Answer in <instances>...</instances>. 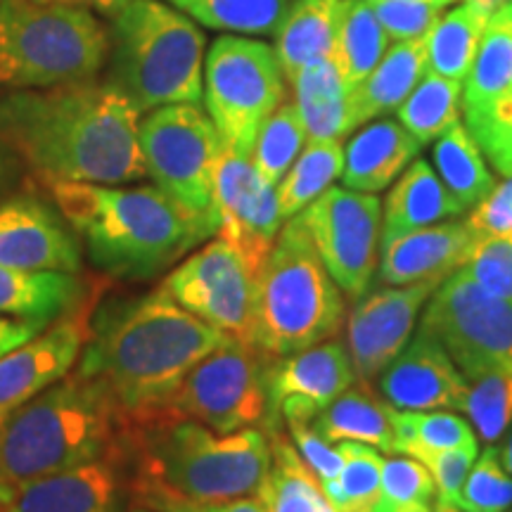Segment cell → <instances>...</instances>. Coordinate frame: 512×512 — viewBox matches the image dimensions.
<instances>
[{
  "label": "cell",
  "instance_id": "cell-21",
  "mask_svg": "<svg viewBox=\"0 0 512 512\" xmlns=\"http://www.w3.org/2000/svg\"><path fill=\"white\" fill-rule=\"evenodd\" d=\"M81 240L60 209L41 197L0 202V266L19 271L81 273Z\"/></svg>",
  "mask_w": 512,
  "mask_h": 512
},
{
  "label": "cell",
  "instance_id": "cell-55",
  "mask_svg": "<svg viewBox=\"0 0 512 512\" xmlns=\"http://www.w3.org/2000/svg\"><path fill=\"white\" fill-rule=\"evenodd\" d=\"M10 496H12V486L5 484L3 479H0V510L5 508V503L10 501Z\"/></svg>",
  "mask_w": 512,
  "mask_h": 512
},
{
  "label": "cell",
  "instance_id": "cell-26",
  "mask_svg": "<svg viewBox=\"0 0 512 512\" xmlns=\"http://www.w3.org/2000/svg\"><path fill=\"white\" fill-rule=\"evenodd\" d=\"M460 214H465V207L448 192L430 162L413 159L384 202L382 245Z\"/></svg>",
  "mask_w": 512,
  "mask_h": 512
},
{
  "label": "cell",
  "instance_id": "cell-17",
  "mask_svg": "<svg viewBox=\"0 0 512 512\" xmlns=\"http://www.w3.org/2000/svg\"><path fill=\"white\" fill-rule=\"evenodd\" d=\"M354 363L342 339H325L290 356H273L266 375L268 415L264 427L278 432L287 422H313L354 384Z\"/></svg>",
  "mask_w": 512,
  "mask_h": 512
},
{
  "label": "cell",
  "instance_id": "cell-49",
  "mask_svg": "<svg viewBox=\"0 0 512 512\" xmlns=\"http://www.w3.org/2000/svg\"><path fill=\"white\" fill-rule=\"evenodd\" d=\"M136 505H145L155 512H266V505L259 496L238 498V501L228 503H192L171 496H140L136 498Z\"/></svg>",
  "mask_w": 512,
  "mask_h": 512
},
{
  "label": "cell",
  "instance_id": "cell-51",
  "mask_svg": "<svg viewBox=\"0 0 512 512\" xmlns=\"http://www.w3.org/2000/svg\"><path fill=\"white\" fill-rule=\"evenodd\" d=\"M46 3H60V5H74V8H88V10H100L110 12L117 8L121 0H46Z\"/></svg>",
  "mask_w": 512,
  "mask_h": 512
},
{
  "label": "cell",
  "instance_id": "cell-23",
  "mask_svg": "<svg viewBox=\"0 0 512 512\" xmlns=\"http://www.w3.org/2000/svg\"><path fill=\"white\" fill-rule=\"evenodd\" d=\"M475 233L467 221H448L401 235L382 245L380 278L384 285H411L448 278L465 264Z\"/></svg>",
  "mask_w": 512,
  "mask_h": 512
},
{
  "label": "cell",
  "instance_id": "cell-3",
  "mask_svg": "<svg viewBox=\"0 0 512 512\" xmlns=\"http://www.w3.org/2000/svg\"><path fill=\"white\" fill-rule=\"evenodd\" d=\"M131 501L171 496L192 503H228L256 496L271 470V439L261 430L219 434L171 413L126 422Z\"/></svg>",
  "mask_w": 512,
  "mask_h": 512
},
{
  "label": "cell",
  "instance_id": "cell-16",
  "mask_svg": "<svg viewBox=\"0 0 512 512\" xmlns=\"http://www.w3.org/2000/svg\"><path fill=\"white\" fill-rule=\"evenodd\" d=\"M214 204L219 238L242 256L256 278L283 226L275 185L259 176L252 157L223 147L214 176Z\"/></svg>",
  "mask_w": 512,
  "mask_h": 512
},
{
  "label": "cell",
  "instance_id": "cell-19",
  "mask_svg": "<svg viewBox=\"0 0 512 512\" xmlns=\"http://www.w3.org/2000/svg\"><path fill=\"white\" fill-rule=\"evenodd\" d=\"M131 501V463L124 437L93 463L12 489L5 512H124Z\"/></svg>",
  "mask_w": 512,
  "mask_h": 512
},
{
  "label": "cell",
  "instance_id": "cell-50",
  "mask_svg": "<svg viewBox=\"0 0 512 512\" xmlns=\"http://www.w3.org/2000/svg\"><path fill=\"white\" fill-rule=\"evenodd\" d=\"M48 325L34 323V320H19V318H3L0 316V356L8 351L22 347L24 342L34 339L38 332L46 330Z\"/></svg>",
  "mask_w": 512,
  "mask_h": 512
},
{
  "label": "cell",
  "instance_id": "cell-5",
  "mask_svg": "<svg viewBox=\"0 0 512 512\" xmlns=\"http://www.w3.org/2000/svg\"><path fill=\"white\" fill-rule=\"evenodd\" d=\"M126 432V418L102 384L69 373L22 406L0 413V479L22 486L93 463Z\"/></svg>",
  "mask_w": 512,
  "mask_h": 512
},
{
  "label": "cell",
  "instance_id": "cell-10",
  "mask_svg": "<svg viewBox=\"0 0 512 512\" xmlns=\"http://www.w3.org/2000/svg\"><path fill=\"white\" fill-rule=\"evenodd\" d=\"M285 74L275 48L223 34L204 60V105L226 150L252 157L264 121L285 102Z\"/></svg>",
  "mask_w": 512,
  "mask_h": 512
},
{
  "label": "cell",
  "instance_id": "cell-52",
  "mask_svg": "<svg viewBox=\"0 0 512 512\" xmlns=\"http://www.w3.org/2000/svg\"><path fill=\"white\" fill-rule=\"evenodd\" d=\"M8 150L10 147L5 145V140L0 138V192H3L5 185H8L10 178V159H8Z\"/></svg>",
  "mask_w": 512,
  "mask_h": 512
},
{
  "label": "cell",
  "instance_id": "cell-39",
  "mask_svg": "<svg viewBox=\"0 0 512 512\" xmlns=\"http://www.w3.org/2000/svg\"><path fill=\"white\" fill-rule=\"evenodd\" d=\"M306 128L294 102H283L264 121L252 150V164L266 183L278 188L290 166L302 155L306 143Z\"/></svg>",
  "mask_w": 512,
  "mask_h": 512
},
{
  "label": "cell",
  "instance_id": "cell-24",
  "mask_svg": "<svg viewBox=\"0 0 512 512\" xmlns=\"http://www.w3.org/2000/svg\"><path fill=\"white\" fill-rule=\"evenodd\" d=\"M91 299L79 273L19 271L0 266V316L53 325Z\"/></svg>",
  "mask_w": 512,
  "mask_h": 512
},
{
  "label": "cell",
  "instance_id": "cell-11",
  "mask_svg": "<svg viewBox=\"0 0 512 512\" xmlns=\"http://www.w3.org/2000/svg\"><path fill=\"white\" fill-rule=\"evenodd\" d=\"M271 358L256 344L228 337L183 377L162 413L202 422L219 434L264 425Z\"/></svg>",
  "mask_w": 512,
  "mask_h": 512
},
{
  "label": "cell",
  "instance_id": "cell-34",
  "mask_svg": "<svg viewBox=\"0 0 512 512\" xmlns=\"http://www.w3.org/2000/svg\"><path fill=\"white\" fill-rule=\"evenodd\" d=\"M432 157L439 178L465 209L477 207L494 192L496 178L484 162L482 147L460 121L437 140Z\"/></svg>",
  "mask_w": 512,
  "mask_h": 512
},
{
  "label": "cell",
  "instance_id": "cell-25",
  "mask_svg": "<svg viewBox=\"0 0 512 512\" xmlns=\"http://www.w3.org/2000/svg\"><path fill=\"white\" fill-rule=\"evenodd\" d=\"M420 143L401 121L380 119L351 138L344 150L342 181L349 190L380 192L418 157Z\"/></svg>",
  "mask_w": 512,
  "mask_h": 512
},
{
  "label": "cell",
  "instance_id": "cell-41",
  "mask_svg": "<svg viewBox=\"0 0 512 512\" xmlns=\"http://www.w3.org/2000/svg\"><path fill=\"white\" fill-rule=\"evenodd\" d=\"M394 439L396 453H406L415 460L425 453L444 451V448L477 444L475 432L463 418L453 413L422 411H394Z\"/></svg>",
  "mask_w": 512,
  "mask_h": 512
},
{
  "label": "cell",
  "instance_id": "cell-47",
  "mask_svg": "<svg viewBox=\"0 0 512 512\" xmlns=\"http://www.w3.org/2000/svg\"><path fill=\"white\" fill-rule=\"evenodd\" d=\"M287 427H290L292 441L294 446H297L299 456H302L304 463L311 467V472L318 477V482L325 484L337 479L344 467V456L339 453V448H332L330 441L320 437V434L311 427V422H287Z\"/></svg>",
  "mask_w": 512,
  "mask_h": 512
},
{
  "label": "cell",
  "instance_id": "cell-45",
  "mask_svg": "<svg viewBox=\"0 0 512 512\" xmlns=\"http://www.w3.org/2000/svg\"><path fill=\"white\" fill-rule=\"evenodd\" d=\"M453 3L456 0H368L392 41L422 38Z\"/></svg>",
  "mask_w": 512,
  "mask_h": 512
},
{
  "label": "cell",
  "instance_id": "cell-29",
  "mask_svg": "<svg viewBox=\"0 0 512 512\" xmlns=\"http://www.w3.org/2000/svg\"><path fill=\"white\" fill-rule=\"evenodd\" d=\"M427 72L425 36L415 41H396L368 79L351 95L356 126L399 110Z\"/></svg>",
  "mask_w": 512,
  "mask_h": 512
},
{
  "label": "cell",
  "instance_id": "cell-22",
  "mask_svg": "<svg viewBox=\"0 0 512 512\" xmlns=\"http://www.w3.org/2000/svg\"><path fill=\"white\" fill-rule=\"evenodd\" d=\"M384 399L408 411H465L467 380L448 356L444 344L420 330L406 349L380 373Z\"/></svg>",
  "mask_w": 512,
  "mask_h": 512
},
{
  "label": "cell",
  "instance_id": "cell-8",
  "mask_svg": "<svg viewBox=\"0 0 512 512\" xmlns=\"http://www.w3.org/2000/svg\"><path fill=\"white\" fill-rule=\"evenodd\" d=\"M342 320V292L292 216L256 275L254 344L268 356H290L335 337Z\"/></svg>",
  "mask_w": 512,
  "mask_h": 512
},
{
  "label": "cell",
  "instance_id": "cell-53",
  "mask_svg": "<svg viewBox=\"0 0 512 512\" xmlns=\"http://www.w3.org/2000/svg\"><path fill=\"white\" fill-rule=\"evenodd\" d=\"M465 3L477 5V8H482L484 12H489V15H494L496 10H501L505 3H510V0H465Z\"/></svg>",
  "mask_w": 512,
  "mask_h": 512
},
{
  "label": "cell",
  "instance_id": "cell-9",
  "mask_svg": "<svg viewBox=\"0 0 512 512\" xmlns=\"http://www.w3.org/2000/svg\"><path fill=\"white\" fill-rule=\"evenodd\" d=\"M140 152L147 176L174 200L204 235L219 233L214 176L223 143L209 114L195 102H176L140 119Z\"/></svg>",
  "mask_w": 512,
  "mask_h": 512
},
{
  "label": "cell",
  "instance_id": "cell-42",
  "mask_svg": "<svg viewBox=\"0 0 512 512\" xmlns=\"http://www.w3.org/2000/svg\"><path fill=\"white\" fill-rule=\"evenodd\" d=\"M437 484L425 465L415 458H384L380 498L373 512H434Z\"/></svg>",
  "mask_w": 512,
  "mask_h": 512
},
{
  "label": "cell",
  "instance_id": "cell-30",
  "mask_svg": "<svg viewBox=\"0 0 512 512\" xmlns=\"http://www.w3.org/2000/svg\"><path fill=\"white\" fill-rule=\"evenodd\" d=\"M342 0H297L275 31V55L287 81L309 64L332 55Z\"/></svg>",
  "mask_w": 512,
  "mask_h": 512
},
{
  "label": "cell",
  "instance_id": "cell-56",
  "mask_svg": "<svg viewBox=\"0 0 512 512\" xmlns=\"http://www.w3.org/2000/svg\"><path fill=\"white\" fill-rule=\"evenodd\" d=\"M434 512H460V510H458L453 503H441V501H437V508H434Z\"/></svg>",
  "mask_w": 512,
  "mask_h": 512
},
{
  "label": "cell",
  "instance_id": "cell-38",
  "mask_svg": "<svg viewBox=\"0 0 512 512\" xmlns=\"http://www.w3.org/2000/svg\"><path fill=\"white\" fill-rule=\"evenodd\" d=\"M344 467L337 479L320 484L337 512H373L380 498L382 458L375 448L358 441H339Z\"/></svg>",
  "mask_w": 512,
  "mask_h": 512
},
{
  "label": "cell",
  "instance_id": "cell-43",
  "mask_svg": "<svg viewBox=\"0 0 512 512\" xmlns=\"http://www.w3.org/2000/svg\"><path fill=\"white\" fill-rule=\"evenodd\" d=\"M456 505L465 512H505L512 505V477L505 472L501 448L496 444L486 446L479 456Z\"/></svg>",
  "mask_w": 512,
  "mask_h": 512
},
{
  "label": "cell",
  "instance_id": "cell-14",
  "mask_svg": "<svg viewBox=\"0 0 512 512\" xmlns=\"http://www.w3.org/2000/svg\"><path fill=\"white\" fill-rule=\"evenodd\" d=\"M162 287L192 316L254 344L256 278L223 238L190 254L169 273Z\"/></svg>",
  "mask_w": 512,
  "mask_h": 512
},
{
  "label": "cell",
  "instance_id": "cell-32",
  "mask_svg": "<svg viewBox=\"0 0 512 512\" xmlns=\"http://www.w3.org/2000/svg\"><path fill=\"white\" fill-rule=\"evenodd\" d=\"M489 19V12L470 3L441 15L425 34L427 72L463 83L475 64Z\"/></svg>",
  "mask_w": 512,
  "mask_h": 512
},
{
  "label": "cell",
  "instance_id": "cell-4",
  "mask_svg": "<svg viewBox=\"0 0 512 512\" xmlns=\"http://www.w3.org/2000/svg\"><path fill=\"white\" fill-rule=\"evenodd\" d=\"M46 188L91 264L112 278L150 280L207 240L204 230L157 185L46 181Z\"/></svg>",
  "mask_w": 512,
  "mask_h": 512
},
{
  "label": "cell",
  "instance_id": "cell-57",
  "mask_svg": "<svg viewBox=\"0 0 512 512\" xmlns=\"http://www.w3.org/2000/svg\"><path fill=\"white\" fill-rule=\"evenodd\" d=\"M128 512H155V510H150V508H145V505H133L131 510Z\"/></svg>",
  "mask_w": 512,
  "mask_h": 512
},
{
  "label": "cell",
  "instance_id": "cell-46",
  "mask_svg": "<svg viewBox=\"0 0 512 512\" xmlns=\"http://www.w3.org/2000/svg\"><path fill=\"white\" fill-rule=\"evenodd\" d=\"M418 460L430 470L434 484H437L439 501L456 505L465 479L470 475V467L477 460V444L425 453Z\"/></svg>",
  "mask_w": 512,
  "mask_h": 512
},
{
  "label": "cell",
  "instance_id": "cell-7",
  "mask_svg": "<svg viewBox=\"0 0 512 512\" xmlns=\"http://www.w3.org/2000/svg\"><path fill=\"white\" fill-rule=\"evenodd\" d=\"M110 57L93 10L46 0H0V93L88 81Z\"/></svg>",
  "mask_w": 512,
  "mask_h": 512
},
{
  "label": "cell",
  "instance_id": "cell-6",
  "mask_svg": "<svg viewBox=\"0 0 512 512\" xmlns=\"http://www.w3.org/2000/svg\"><path fill=\"white\" fill-rule=\"evenodd\" d=\"M110 17L107 81L140 114L204 98V48L200 24L166 0H121Z\"/></svg>",
  "mask_w": 512,
  "mask_h": 512
},
{
  "label": "cell",
  "instance_id": "cell-12",
  "mask_svg": "<svg viewBox=\"0 0 512 512\" xmlns=\"http://www.w3.org/2000/svg\"><path fill=\"white\" fill-rule=\"evenodd\" d=\"M420 330L444 344L463 375L512 363V302L484 292L463 268L441 280Z\"/></svg>",
  "mask_w": 512,
  "mask_h": 512
},
{
  "label": "cell",
  "instance_id": "cell-1",
  "mask_svg": "<svg viewBox=\"0 0 512 512\" xmlns=\"http://www.w3.org/2000/svg\"><path fill=\"white\" fill-rule=\"evenodd\" d=\"M140 119L138 107L110 81L0 93V138L43 183L143 181Z\"/></svg>",
  "mask_w": 512,
  "mask_h": 512
},
{
  "label": "cell",
  "instance_id": "cell-33",
  "mask_svg": "<svg viewBox=\"0 0 512 512\" xmlns=\"http://www.w3.org/2000/svg\"><path fill=\"white\" fill-rule=\"evenodd\" d=\"M389 36L368 0H342L335 31V57L339 72L356 91L387 53Z\"/></svg>",
  "mask_w": 512,
  "mask_h": 512
},
{
  "label": "cell",
  "instance_id": "cell-54",
  "mask_svg": "<svg viewBox=\"0 0 512 512\" xmlns=\"http://www.w3.org/2000/svg\"><path fill=\"white\" fill-rule=\"evenodd\" d=\"M501 460H503L505 470H508L510 475H512V434H510L508 444H505V448H503V451H501Z\"/></svg>",
  "mask_w": 512,
  "mask_h": 512
},
{
  "label": "cell",
  "instance_id": "cell-44",
  "mask_svg": "<svg viewBox=\"0 0 512 512\" xmlns=\"http://www.w3.org/2000/svg\"><path fill=\"white\" fill-rule=\"evenodd\" d=\"M484 292L512 302V233L475 235L460 266Z\"/></svg>",
  "mask_w": 512,
  "mask_h": 512
},
{
  "label": "cell",
  "instance_id": "cell-2",
  "mask_svg": "<svg viewBox=\"0 0 512 512\" xmlns=\"http://www.w3.org/2000/svg\"><path fill=\"white\" fill-rule=\"evenodd\" d=\"M228 337L157 287L93 311L76 373L102 384L136 422L162 413L183 377Z\"/></svg>",
  "mask_w": 512,
  "mask_h": 512
},
{
  "label": "cell",
  "instance_id": "cell-27",
  "mask_svg": "<svg viewBox=\"0 0 512 512\" xmlns=\"http://www.w3.org/2000/svg\"><path fill=\"white\" fill-rule=\"evenodd\" d=\"M292 86L294 105L304 121L309 140H339L354 131L356 121L351 105L354 91L344 81L335 57H323L304 67Z\"/></svg>",
  "mask_w": 512,
  "mask_h": 512
},
{
  "label": "cell",
  "instance_id": "cell-58",
  "mask_svg": "<svg viewBox=\"0 0 512 512\" xmlns=\"http://www.w3.org/2000/svg\"><path fill=\"white\" fill-rule=\"evenodd\" d=\"M0 512H5V510H0Z\"/></svg>",
  "mask_w": 512,
  "mask_h": 512
},
{
  "label": "cell",
  "instance_id": "cell-15",
  "mask_svg": "<svg viewBox=\"0 0 512 512\" xmlns=\"http://www.w3.org/2000/svg\"><path fill=\"white\" fill-rule=\"evenodd\" d=\"M465 126L484 157L512 176V0L491 15L465 79Z\"/></svg>",
  "mask_w": 512,
  "mask_h": 512
},
{
  "label": "cell",
  "instance_id": "cell-37",
  "mask_svg": "<svg viewBox=\"0 0 512 512\" xmlns=\"http://www.w3.org/2000/svg\"><path fill=\"white\" fill-rule=\"evenodd\" d=\"M460 83L425 72L413 93L399 107V121L420 145L432 143L460 119Z\"/></svg>",
  "mask_w": 512,
  "mask_h": 512
},
{
  "label": "cell",
  "instance_id": "cell-13",
  "mask_svg": "<svg viewBox=\"0 0 512 512\" xmlns=\"http://www.w3.org/2000/svg\"><path fill=\"white\" fill-rule=\"evenodd\" d=\"M297 216L339 290L361 299L377 271L380 200L370 192L328 188Z\"/></svg>",
  "mask_w": 512,
  "mask_h": 512
},
{
  "label": "cell",
  "instance_id": "cell-20",
  "mask_svg": "<svg viewBox=\"0 0 512 512\" xmlns=\"http://www.w3.org/2000/svg\"><path fill=\"white\" fill-rule=\"evenodd\" d=\"M93 309L88 299L22 347L0 356V413L22 406L72 373L91 335Z\"/></svg>",
  "mask_w": 512,
  "mask_h": 512
},
{
  "label": "cell",
  "instance_id": "cell-35",
  "mask_svg": "<svg viewBox=\"0 0 512 512\" xmlns=\"http://www.w3.org/2000/svg\"><path fill=\"white\" fill-rule=\"evenodd\" d=\"M344 171V147L339 140H309L297 162L290 166L283 181L278 183L280 216L292 219L304 211L313 200H318L332 181Z\"/></svg>",
  "mask_w": 512,
  "mask_h": 512
},
{
  "label": "cell",
  "instance_id": "cell-31",
  "mask_svg": "<svg viewBox=\"0 0 512 512\" xmlns=\"http://www.w3.org/2000/svg\"><path fill=\"white\" fill-rule=\"evenodd\" d=\"M268 439L273 453L271 470L256 494L264 501L266 512H337L311 467L292 441L283 437V430L271 432Z\"/></svg>",
  "mask_w": 512,
  "mask_h": 512
},
{
  "label": "cell",
  "instance_id": "cell-36",
  "mask_svg": "<svg viewBox=\"0 0 512 512\" xmlns=\"http://www.w3.org/2000/svg\"><path fill=\"white\" fill-rule=\"evenodd\" d=\"M202 27L240 36H271L290 0H166Z\"/></svg>",
  "mask_w": 512,
  "mask_h": 512
},
{
  "label": "cell",
  "instance_id": "cell-48",
  "mask_svg": "<svg viewBox=\"0 0 512 512\" xmlns=\"http://www.w3.org/2000/svg\"><path fill=\"white\" fill-rule=\"evenodd\" d=\"M475 235H510L512 233V176L496 185L494 192L467 219Z\"/></svg>",
  "mask_w": 512,
  "mask_h": 512
},
{
  "label": "cell",
  "instance_id": "cell-18",
  "mask_svg": "<svg viewBox=\"0 0 512 512\" xmlns=\"http://www.w3.org/2000/svg\"><path fill=\"white\" fill-rule=\"evenodd\" d=\"M441 278L387 287L366 294L354 306L347 325V342L354 373L361 380H375L411 342L415 320L422 306L437 292Z\"/></svg>",
  "mask_w": 512,
  "mask_h": 512
},
{
  "label": "cell",
  "instance_id": "cell-40",
  "mask_svg": "<svg viewBox=\"0 0 512 512\" xmlns=\"http://www.w3.org/2000/svg\"><path fill=\"white\" fill-rule=\"evenodd\" d=\"M465 413L475 420L479 437L496 444L512 422V363H494L465 375Z\"/></svg>",
  "mask_w": 512,
  "mask_h": 512
},
{
  "label": "cell",
  "instance_id": "cell-28",
  "mask_svg": "<svg viewBox=\"0 0 512 512\" xmlns=\"http://www.w3.org/2000/svg\"><path fill=\"white\" fill-rule=\"evenodd\" d=\"M311 427L325 441H358L384 453H396L394 408L384 403L366 380L339 394L316 415Z\"/></svg>",
  "mask_w": 512,
  "mask_h": 512
}]
</instances>
